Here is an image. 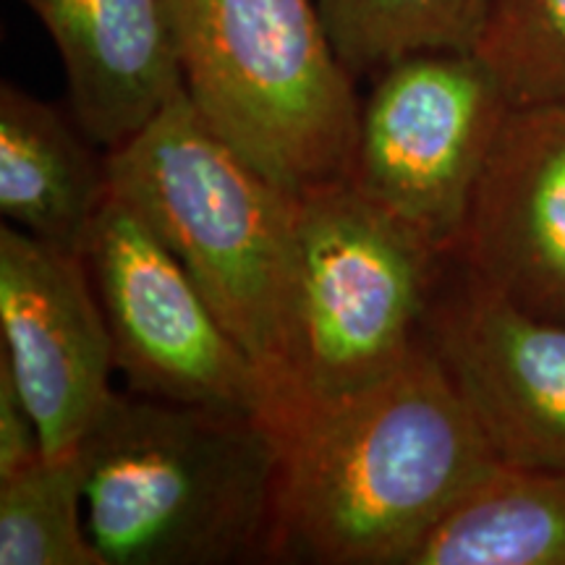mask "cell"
Returning a JSON list of instances; mask_svg holds the SVG:
<instances>
[{
	"mask_svg": "<svg viewBox=\"0 0 565 565\" xmlns=\"http://www.w3.org/2000/svg\"><path fill=\"white\" fill-rule=\"evenodd\" d=\"M275 429L273 563L401 565L500 463L427 341L387 377L296 408Z\"/></svg>",
	"mask_w": 565,
	"mask_h": 565,
	"instance_id": "1",
	"label": "cell"
},
{
	"mask_svg": "<svg viewBox=\"0 0 565 565\" xmlns=\"http://www.w3.org/2000/svg\"><path fill=\"white\" fill-rule=\"evenodd\" d=\"M74 454L105 565L273 563L280 435L267 416L116 391Z\"/></svg>",
	"mask_w": 565,
	"mask_h": 565,
	"instance_id": "2",
	"label": "cell"
},
{
	"mask_svg": "<svg viewBox=\"0 0 565 565\" xmlns=\"http://www.w3.org/2000/svg\"><path fill=\"white\" fill-rule=\"evenodd\" d=\"M108 158L113 194L186 267L223 328L265 374L278 414L299 194L217 137L186 89Z\"/></svg>",
	"mask_w": 565,
	"mask_h": 565,
	"instance_id": "3",
	"label": "cell"
},
{
	"mask_svg": "<svg viewBox=\"0 0 565 565\" xmlns=\"http://www.w3.org/2000/svg\"><path fill=\"white\" fill-rule=\"evenodd\" d=\"M168 17L217 137L288 192L349 175L362 100L317 0H168Z\"/></svg>",
	"mask_w": 565,
	"mask_h": 565,
	"instance_id": "4",
	"label": "cell"
},
{
	"mask_svg": "<svg viewBox=\"0 0 565 565\" xmlns=\"http://www.w3.org/2000/svg\"><path fill=\"white\" fill-rule=\"evenodd\" d=\"M445 263L349 179L299 192L291 317L273 424L406 364L424 343Z\"/></svg>",
	"mask_w": 565,
	"mask_h": 565,
	"instance_id": "5",
	"label": "cell"
},
{
	"mask_svg": "<svg viewBox=\"0 0 565 565\" xmlns=\"http://www.w3.org/2000/svg\"><path fill=\"white\" fill-rule=\"evenodd\" d=\"M508 110L498 76L477 53L406 55L374 76L345 179L454 257Z\"/></svg>",
	"mask_w": 565,
	"mask_h": 565,
	"instance_id": "6",
	"label": "cell"
},
{
	"mask_svg": "<svg viewBox=\"0 0 565 565\" xmlns=\"http://www.w3.org/2000/svg\"><path fill=\"white\" fill-rule=\"evenodd\" d=\"M82 257L126 391L273 422L265 374L223 328L186 267L118 194L97 215Z\"/></svg>",
	"mask_w": 565,
	"mask_h": 565,
	"instance_id": "7",
	"label": "cell"
},
{
	"mask_svg": "<svg viewBox=\"0 0 565 565\" xmlns=\"http://www.w3.org/2000/svg\"><path fill=\"white\" fill-rule=\"evenodd\" d=\"M0 338L45 456H71L116 393L110 330L79 252L0 225Z\"/></svg>",
	"mask_w": 565,
	"mask_h": 565,
	"instance_id": "8",
	"label": "cell"
},
{
	"mask_svg": "<svg viewBox=\"0 0 565 565\" xmlns=\"http://www.w3.org/2000/svg\"><path fill=\"white\" fill-rule=\"evenodd\" d=\"M424 341L469 401L503 463L565 475V324L515 309L454 259Z\"/></svg>",
	"mask_w": 565,
	"mask_h": 565,
	"instance_id": "9",
	"label": "cell"
},
{
	"mask_svg": "<svg viewBox=\"0 0 565 565\" xmlns=\"http://www.w3.org/2000/svg\"><path fill=\"white\" fill-rule=\"evenodd\" d=\"M450 259L521 312L565 324V103L511 105Z\"/></svg>",
	"mask_w": 565,
	"mask_h": 565,
	"instance_id": "10",
	"label": "cell"
},
{
	"mask_svg": "<svg viewBox=\"0 0 565 565\" xmlns=\"http://www.w3.org/2000/svg\"><path fill=\"white\" fill-rule=\"evenodd\" d=\"M66 68L68 113L113 150L183 92L168 0H21Z\"/></svg>",
	"mask_w": 565,
	"mask_h": 565,
	"instance_id": "11",
	"label": "cell"
},
{
	"mask_svg": "<svg viewBox=\"0 0 565 565\" xmlns=\"http://www.w3.org/2000/svg\"><path fill=\"white\" fill-rule=\"evenodd\" d=\"M113 196L110 158L71 113L0 84V212L40 242L84 252Z\"/></svg>",
	"mask_w": 565,
	"mask_h": 565,
	"instance_id": "12",
	"label": "cell"
},
{
	"mask_svg": "<svg viewBox=\"0 0 565 565\" xmlns=\"http://www.w3.org/2000/svg\"><path fill=\"white\" fill-rule=\"evenodd\" d=\"M401 565H565V475L500 461Z\"/></svg>",
	"mask_w": 565,
	"mask_h": 565,
	"instance_id": "13",
	"label": "cell"
},
{
	"mask_svg": "<svg viewBox=\"0 0 565 565\" xmlns=\"http://www.w3.org/2000/svg\"><path fill=\"white\" fill-rule=\"evenodd\" d=\"M353 76H377L414 53H477L490 0H317Z\"/></svg>",
	"mask_w": 565,
	"mask_h": 565,
	"instance_id": "14",
	"label": "cell"
},
{
	"mask_svg": "<svg viewBox=\"0 0 565 565\" xmlns=\"http://www.w3.org/2000/svg\"><path fill=\"white\" fill-rule=\"evenodd\" d=\"M0 565H105L92 545L76 454L0 482Z\"/></svg>",
	"mask_w": 565,
	"mask_h": 565,
	"instance_id": "15",
	"label": "cell"
},
{
	"mask_svg": "<svg viewBox=\"0 0 565 565\" xmlns=\"http://www.w3.org/2000/svg\"><path fill=\"white\" fill-rule=\"evenodd\" d=\"M477 55L511 105L565 103V0H490Z\"/></svg>",
	"mask_w": 565,
	"mask_h": 565,
	"instance_id": "16",
	"label": "cell"
},
{
	"mask_svg": "<svg viewBox=\"0 0 565 565\" xmlns=\"http://www.w3.org/2000/svg\"><path fill=\"white\" fill-rule=\"evenodd\" d=\"M45 458L38 422L19 393L11 366L0 356V482L19 477Z\"/></svg>",
	"mask_w": 565,
	"mask_h": 565,
	"instance_id": "17",
	"label": "cell"
}]
</instances>
